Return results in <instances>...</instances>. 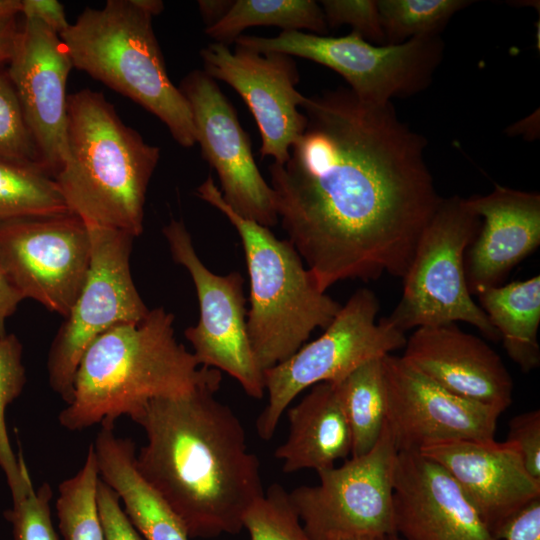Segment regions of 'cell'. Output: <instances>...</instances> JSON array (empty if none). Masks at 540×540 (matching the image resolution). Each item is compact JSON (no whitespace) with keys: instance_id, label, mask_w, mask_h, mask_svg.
<instances>
[{"instance_id":"ab89813d","label":"cell","mask_w":540,"mask_h":540,"mask_svg":"<svg viewBox=\"0 0 540 540\" xmlns=\"http://www.w3.org/2000/svg\"><path fill=\"white\" fill-rule=\"evenodd\" d=\"M19 28L17 16L0 18V68L12 56Z\"/></svg>"},{"instance_id":"2e32d148","label":"cell","mask_w":540,"mask_h":540,"mask_svg":"<svg viewBox=\"0 0 540 540\" xmlns=\"http://www.w3.org/2000/svg\"><path fill=\"white\" fill-rule=\"evenodd\" d=\"M204 72L231 86L244 100L261 135L260 155L283 164L302 134L306 116L299 111L304 95L292 56L260 53L236 44L211 43L200 51Z\"/></svg>"},{"instance_id":"d4e9b609","label":"cell","mask_w":540,"mask_h":540,"mask_svg":"<svg viewBox=\"0 0 540 540\" xmlns=\"http://www.w3.org/2000/svg\"><path fill=\"white\" fill-rule=\"evenodd\" d=\"M252 26H277L283 31H302L325 35L328 26L318 2L313 0H237L206 34L215 42L229 45Z\"/></svg>"},{"instance_id":"603a6c76","label":"cell","mask_w":540,"mask_h":540,"mask_svg":"<svg viewBox=\"0 0 540 540\" xmlns=\"http://www.w3.org/2000/svg\"><path fill=\"white\" fill-rule=\"evenodd\" d=\"M100 479L118 495L124 511L144 540H188L189 536L168 504L136 467L135 443L102 425L92 444Z\"/></svg>"},{"instance_id":"836d02e7","label":"cell","mask_w":540,"mask_h":540,"mask_svg":"<svg viewBox=\"0 0 540 540\" xmlns=\"http://www.w3.org/2000/svg\"><path fill=\"white\" fill-rule=\"evenodd\" d=\"M320 3L328 28L348 24L368 42L385 44L377 0H323Z\"/></svg>"},{"instance_id":"8fae6325","label":"cell","mask_w":540,"mask_h":540,"mask_svg":"<svg viewBox=\"0 0 540 540\" xmlns=\"http://www.w3.org/2000/svg\"><path fill=\"white\" fill-rule=\"evenodd\" d=\"M398 451L386 421L377 442L341 466L317 472L319 483L289 497L310 540L395 532L394 475Z\"/></svg>"},{"instance_id":"e0dca14e","label":"cell","mask_w":540,"mask_h":540,"mask_svg":"<svg viewBox=\"0 0 540 540\" xmlns=\"http://www.w3.org/2000/svg\"><path fill=\"white\" fill-rule=\"evenodd\" d=\"M7 74L46 171L66 157L67 80L73 67L60 36L36 19L20 25Z\"/></svg>"},{"instance_id":"d590c367","label":"cell","mask_w":540,"mask_h":540,"mask_svg":"<svg viewBox=\"0 0 540 540\" xmlns=\"http://www.w3.org/2000/svg\"><path fill=\"white\" fill-rule=\"evenodd\" d=\"M507 441L518 449L527 471L540 480V411L518 414L509 421Z\"/></svg>"},{"instance_id":"d6a6232c","label":"cell","mask_w":540,"mask_h":540,"mask_svg":"<svg viewBox=\"0 0 540 540\" xmlns=\"http://www.w3.org/2000/svg\"><path fill=\"white\" fill-rule=\"evenodd\" d=\"M52 495L51 487L44 483L13 502L4 516L12 524L14 540H58L50 514Z\"/></svg>"},{"instance_id":"52a82bcc","label":"cell","mask_w":540,"mask_h":540,"mask_svg":"<svg viewBox=\"0 0 540 540\" xmlns=\"http://www.w3.org/2000/svg\"><path fill=\"white\" fill-rule=\"evenodd\" d=\"M480 225L481 219L469 209L465 198L441 199L419 238L403 278L402 296L386 317L393 327L405 333L461 321L492 341L500 340L483 309L472 299L465 275V253Z\"/></svg>"},{"instance_id":"5b68a950","label":"cell","mask_w":540,"mask_h":540,"mask_svg":"<svg viewBox=\"0 0 540 540\" xmlns=\"http://www.w3.org/2000/svg\"><path fill=\"white\" fill-rule=\"evenodd\" d=\"M197 195L226 216L242 241L250 280L247 333L264 372L298 351L315 328L325 329L341 305L320 289L288 240L235 212L211 176Z\"/></svg>"},{"instance_id":"4316f807","label":"cell","mask_w":540,"mask_h":540,"mask_svg":"<svg viewBox=\"0 0 540 540\" xmlns=\"http://www.w3.org/2000/svg\"><path fill=\"white\" fill-rule=\"evenodd\" d=\"M73 214L51 175L0 160V223Z\"/></svg>"},{"instance_id":"9a60e30c","label":"cell","mask_w":540,"mask_h":540,"mask_svg":"<svg viewBox=\"0 0 540 540\" xmlns=\"http://www.w3.org/2000/svg\"><path fill=\"white\" fill-rule=\"evenodd\" d=\"M179 89L187 99L196 142L215 169L224 201L242 217L271 227L278 221L274 193L262 177L248 134L219 86L203 70H193Z\"/></svg>"},{"instance_id":"1f68e13d","label":"cell","mask_w":540,"mask_h":540,"mask_svg":"<svg viewBox=\"0 0 540 540\" xmlns=\"http://www.w3.org/2000/svg\"><path fill=\"white\" fill-rule=\"evenodd\" d=\"M0 160L40 168L47 172L25 122L14 86L7 71L2 69H0Z\"/></svg>"},{"instance_id":"ee69618b","label":"cell","mask_w":540,"mask_h":540,"mask_svg":"<svg viewBox=\"0 0 540 540\" xmlns=\"http://www.w3.org/2000/svg\"><path fill=\"white\" fill-rule=\"evenodd\" d=\"M134 2L152 16L158 15L164 8V4L160 0H134Z\"/></svg>"},{"instance_id":"8d00e7d4","label":"cell","mask_w":540,"mask_h":540,"mask_svg":"<svg viewBox=\"0 0 540 540\" xmlns=\"http://www.w3.org/2000/svg\"><path fill=\"white\" fill-rule=\"evenodd\" d=\"M502 540H540V498L532 501L498 532Z\"/></svg>"},{"instance_id":"ac0fdd59","label":"cell","mask_w":540,"mask_h":540,"mask_svg":"<svg viewBox=\"0 0 540 540\" xmlns=\"http://www.w3.org/2000/svg\"><path fill=\"white\" fill-rule=\"evenodd\" d=\"M419 453L447 471L496 536L540 498V480L530 475L510 441L450 440L425 446Z\"/></svg>"},{"instance_id":"7bdbcfd3","label":"cell","mask_w":540,"mask_h":540,"mask_svg":"<svg viewBox=\"0 0 540 540\" xmlns=\"http://www.w3.org/2000/svg\"><path fill=\"white\" fill-rule=\"evenodd\" d=\"M21 0H0V18L17 16L21 13Z\"/></svg>"},{"instance_id":"74e56055","label":"cell","mask_w":540,"mask_h":540,"mask_svg":"<svg viewBox=\"0 0 540 540\" xmlns=\"http://www.w3.org/2000/svg\"><path fill=\"white\" fill-rule=\"evenodd\" d=\"M24 18L36 19L59 36L69 26L63 5L56 0H21Z\"/></svg>"},{"instance_id":"4fadbf2b","label":"cell","mask_w":540,"mask_h":540,"mask_svg":"<svg viewBox=\"0 0 540 540\" xmlns=\"http://www.w3.org/2000/svg\"><path fill=\"white\" fill-rule=\"evenodd\" d=\"M163 233L173 260L188 271L196 289L199 320L184 334L197 363L227 373L247 395L261 399L265 394L264 372L256 363L248 338L243 277L238 272H211L197 255L182 221L172 219Z\"/></svg>"},{"instance_id":"6da1fadb","label":"cell","mask_w":540,"mask_h":540,"mask_svg":"<svg viewBox=\"0 0 540 540\" xmlns=\"http://www.w3.org/2000/svg\"><path fill=\"white\" fill-rule=\"evenodd\" d=\"M302 134L269 166L278 218L318 286L404 278L442 197L426 139L391 103L338 88L304 97Z\"/></svg>"},{"instance_id":"4dcf8cb0","label":"cell","mask_w":540,"mask_h":540,"mask_svg":"<svg viewBox=\"0 0 540 540\" xmlns=\"http://www.w3.org/2000/svg\"><path fill=\"white\" fill-rule=\"evenodd\" d=\"M242 524L251 540H310L289 492L277 483L247 509Z\"/></svg>"},{"instance_id":"e575fe53","label":"cell","mask_w":540,"mask_h":540,"mask_svg":"<svg viewBox=\"0 0 540 540\" xmlns=\"http://www.w3.org/2000/svg\"><path fill=\"white\" fill-rule=\"evenodd\" d=\"M96 504L104 540H144L122 508L118 495L101 479Z\"/></svg>"},{"instance_id":"ba28073f","label":"cell","mask_w":540,"mask_h":540,"mask_svg":"<svg viewBox=\"0 0 540 540\" xmlns=\"http://www.w3.org/2000/svg\"><path fill=\"white\" fill-rule=\"evenodd\" d=\"M235 43L260 53H282L324 65L340 74L360 100L380 105L425 90L444 51L440 36L378 45L354 31L338 37L296 30L275 37L240 35Z\"/></svg>"},{"instance_id":"8992f818","label":"cell","mask_w":540,"mask_h":540,"mask_svg":"<svg viewBox=\"0 0 540 540\" xmlns=\"http://www.w3.org/2000/svg\"><path fill=\"white\" fill-rule=\"evenodd\" d=\"M153 16L134 0L86 8L60 38L73 67L159 118L185 148L196 143L190 105L170 80L152 27Z\"/></svg>"},{"instance_id":"484cf974","label":"cell","mask_w":540,"mask_h":540,"mask_svg":"<svg viewBox=\"0 0 540 540\" xmlns=\"http://www.w3.org/2000/svg\"><path fill=\"white\" fill-rule=\"evenodd\" d=\"M382 358L363 363L338 383L351 433V456L370 451L384 428L386 391Z\"/></svg>"},{"instance_id":"3957f363","label":"cell","mask_w":540,"mask_h":540,"mask_svg":"<svg viewBox=\"0 0 540 540\" xmlns=\"http://www.w3.org/2000/svg\"><path fill=\"white\" fill-rule=\"evenodd\" d=\"M173 323V314L159 307L139 322L116 325L97 337L80 359L60 425L80 431L114 426L121 416L135 421L154 399L221 382L219 370L200 366L177 341Z\"/></svg>"},{"instance_id":"277c9868","label":"cell","mask_w":540,"mask_h":540,"mask_svg":"<svg viewBox=\"0 0 540 540\" xmlns=\"http://www.w3.org/2000/svg\"><path fill=\"white\" fill-rule=\"evenodd\" d=\"M160 149L127 126L102 93L68 95L66 157L53 179L69 207L88 226L138 237Z\"/></svg>"},{"instance_id":"f6af8a7d","label":"cell","mask_w":540,"mask_h":540,"mask_svg":"<svg viewBox=\"0 0 540 540\" xmlns=\"http://www.w3.org/2000/svg\"><path fill=\"white\" fill-rule=\"evenodd\" d=\"M341 540H404V539L401 536H399L396 532H389V533H381V534H373V535L356 536V537H350V538H345Z\"/></svg>"},{"instance_id":"b9f144b4","label":"cell","mask_w":540,"mask_h":540,"mask_svg":"<svg viewBox=\"0 0 540 540\" xmlns=\"http://www.w3.org/2000/svg\"><path fill=\"white\" fill-rule=\"evenodd\" d=\"M538 119V113L536 115L535 112L534 114L521 120L519 123L510 126L507 132L510 135L522 134L525 136V138H535L536 134H538L539 128V123L538 121L536 122Z\"/></svg>"},{"instance_id":"7a4b0ae2","label":"cell","mask_w":540,"mask_h":540,"mask_svg":"<svg viewBox=\"0 0 540 540\" xmlns=\"http://www.w3.org/2000/svg\"><path fill=\"white\" fill-rule=\"evenodd\" d=\"M220 383L154 399L134 421L147 438L136 467L189 538L237 534L245 512L265 492L241 420L215 398Z\"/></svg>"},{"instance_id":"f546056e","label":"cell","mask_w":540,"mask_h":540,"mask_svg":"<svg viewBox=\"0 0 540 540\" xmlns=\"http://www.w3.org/2000/svg\"><path fill=\"white\" fill-rule=\"evenodd\" d=\"M385 44L440 36L450 19L469 6L467 0H377Z\"/></svg>"},{"instance_id":"44dd1931","label":"cell","mask_w":540,"mask_h":540,"mask_svg":"<svg viewBox=\"0 0 540 540\" xmlns=\"http://www.w3.org/2000/svg\"><path fill=\"white\" fill-rule=\"evenodd\" d=\"M483 220L465 253L471 294L499 286L540 245V195L496 184L486 195L465 198Z\"/></svg>"},{"instance_id":"60d3db41","label":"cell","mask_w":540,"mask_h":540,"mask_svg":"<svg viewBox=\"0 0 540 540\" xmlns=\"http://www.w3.org/2000/svg\"><path fill=\"white\" fill-rule=\"evenodd\" d=\"M234 1L232 0H200L198 7L200 14L210 27L220 21L230 10Z\"/></svg>"},{"instance_id":"cb8c5ba5","label":"cell","mask_w":540,"mask_h":540,"mask_svg":"<svg viewBox=\"0 0 540 540\" xmlns=\"http://www.w3.org/2000/svg\"><path fill=\"white\" fill-rule=\"evenodd\" d=\"M477 295L510 359L524 372L536 369L540 365V276L490 287Z\"/></svg>"},{"instance_id":"f1b7e54d","label":"cell","mask_w":540,"mask_h":540,"mask_svg":"<svg viewBox=\"0 0 540 540\" xmlns=\"http://www.w3.org/2000/svg\"><path fill=\"white\" fill-rule=\"evenodd\" d=\"M26 382L22 364V345L14 334L0 337V466L4 471L13 502L22 500L34 489L28 469L20 456L16 458L9 442L5 411L16 399Z\"/></svg>"},{"instance_id":"7402d4cb","label":"cell","mask_w":540,"mask_h":540,"mask_svg":"<svg viewBox=\"0 0 540 540\" xmlns=\"http://www.w3.org/2000/svg\"><path fill=\"white\" fill-rule=\"evenodd\" d=\"M289 434L275 450L286 473L302 469L319 472L351 455V433L338 383L312 386L295 406L287 409Z\"/></svg>"},{"instance_id":"7c38bea8","label":"cell","mask_w":540,"mask_h":540,"mask_svg":"<svg viewBox=\"0 0 540 540\" xmlns=\"http://www.w3.org/2000/svg\"><path fill=\"white\" fill-rule=\"evenodd\" d=\"M90 234L75 214L0 223V266L23 298L67 316L86 280Z\"/></svg>"},{"instance_id":"f35d334b","label":"cell","mask_w":540,"mask_h":540,"mask_svg":"<svg viewBox=\"0 0 540 540\" xmlns=\"http://www.w3.org/2000/svg\"><path fill=\"white\" fill-rule=\"evenodd\" d=\"M23 300L6 278L0 266V337L6 335V321Z\"/></svg>"},{"instance_id":"83f0119b","label":"cell","mask_w":540,"mask_h":540,"mask_svg":"<svg viewBox=\"0 0 540 540\" xmlns=\"http://www.w3.org/2000/svg\"><path fill=\"white\" fill-rule=\"evenodd\" d=\"M100 480L93 445L82 468L58 487L56 512L64 540H104L96 493Z\"/></svg>"},{"instance_id":"ffe728a7","label":"cell","mask_w":540,"mask_h":540,"mask_svg":"<svg viewBox=\"0 0 540 540\" xmlns=\"http://www.w3.org/2000/svg\"><path fill=\"white\" fill-rule=\"evenodd\" d=\"M401 356L448 391L501 413L512 403L513 381L500 356L455 323L416 328Z\"/></svg>"},{"instance_id":"9c48e42d","label":"cell","mask_w":540,"mask_h":540,"mask_svg":"<svg viewBox=\"0 0 540 540\" xmlns=\"http://www.w3.org/2000/svg\"><path fill=\"white\" fill-rule=\"evenodd\" d=\"M379 308L372 290L358 289L319 338L264 371L268 401L256 421L261 439L271 440L283 413L305 389L322 382L340 383L363 363L405 346L404 332L386 318L376 322Z\"/></svg>"},{"instance_id":"d6986e66","label":"cell","mask_w":540,"mask_h":540,"mask_svg":"<svg viewBox=\"0 0 540 540\" xmlns=\"http://www.w3.org/2000/svg\"><path fill=\"white\" fill-rule=\"evenodd\" d=\"M393 502L404 540H502L447 471L419 452H398Z\"/></svg>"},{"instance_id":"5bb4252c","label":"cell","mask_w":540,"mask_h":540,"mask_svg":"<svg viewBox=\"0 0 540 540\" xmlns=\"http://www.w3.org/2000/svg\"><path fill=\"white\" fill-rule=\"evenodd\" d=\"M386 424L398 452L450 441L495 439L501 412L454 394L402 357L382 358Z\"/></svg>"},{"instance_id":"30bf717a","label":"cell","mask_w":540,"mask_h":540,"mask_svg":"<svg viewBox=\"0 0 540 540\" xmlns=\"http://www.w3.org/2000/svg\"><path fill=\"white\" fill-rule=\"evenodd\" d=\"M90 265L84 285L49 350L47 370L52 390L69 404L76 370L87 347L123 323L144 319L149 309L130 271L134 237L115 229L88 226Z\"/></svg>"}]
</instances>
